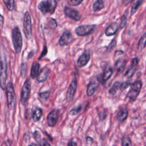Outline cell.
Wrapping results in <instances>:
<instances>
[{
    "mask_svg": "<svg viewBox=\"0 0 146 146\" xmlns=\"http://www.w3.org/2000/svg\"><path fill=\"white\" fill-rule=\"evenodd\" d=\"M7 62L3 49L0 51V86L2 90H5L7 79Z\"/></svg>",
    "mask_w": 146,
    "mask_h": 146,
    "instance_id": "6da1fadb",
    "label": "cell"
},
{
    "mask_svg": "<svg viewBox=\"0 0 146 146\" xmlns=\"http://www.w3.org/2000/svg\"><path fill=\"white\" fill-rule=\"evenodd\" d=\"M6 95L8 107L10 110H13L16 104V95L14 87L11 82H9L6 86Z\"/></svg>",
    "mask_w": 146,
    "mask_h": 146,
    "instance_id": "7a4b0ae2",
    "label": "cell"
},
{
    "mask_svg": "<svg viewBox=\"0 0 146 146\" xmlns=\"http://www.w3.org/2000/svg\"><path fill=\"white\" fill-rule=\"evenodd\" d=\"M12 41L15 51L19 54L22 47V38L19 29L18 27H14L12 30Z\"/></svg>",
    "mask_w": 146,
    "mask_h": 146,
    "instance_id": "3957f363",
    "label": "cell"
},
{
    "mask_svg": "<svg viewBox=\"0 0 146 146\" xmlns=\"http://www.w3.org/2000/svg\"><path fill=\"white\" fill-rule=\"evenodd\" d=\"M57 2L56 0H47L42 1L38 5V9L43 13L52 14L56 7Z\"/></svg>",
    "mask_w": 146,
    "mask_h": 146,
    "instance_id": "277c9868",
    "label": "cell"
},
{
    "mask_svg": "<svg viewBox=\"0 0 146 146\" xmlns=\"http://www.w3.org/2000/svg\"><path fill=\"white\" fill-rule=\"evenodd\" d=\"M142 87V83L140 80L135 82L131 84V88L127 95V97L132 102L135 101L138 96Z\"/></svg>",
    "mask_w": 146,
    "mask_h": 146,
    "instance_id": "5b68a950",
    "label": "cell"
},
{
    "mask_svg": "<svg viewBox=\"0 0 146 146\" xmlns=\"http://www.w3.org/2000/svg\"><path fill=\"white\" fill-rule=\"evenodd\" d=\"M23 29L26 38L27 39H30L32 35L31 19V17L27 11H26L24 15L23 21Z\"/></svg>",
    "mask_w": 146,
    "mask_h": 146,
    "instance_id": "8992f818",
    "label": "cell"
},
{
    "mask_svg": "<svg viewBox=\"0 0 146 146\" xmlns=\"http://www.w3.org/2000/svg\"><path fill=\"white\" fill-rule=\"evenodd\" d=\"M31 90V81L30 79L27 78L22 86L21 94V102L22 105L25 106L29 98Z\"/></svg>",
    "mask_w": 146,
    "mask_h": 146,
    "instance_id": "52a82bcc",
    "label": "cell"
},
{
    "mask_svg": "<svg viewBox=\"0 0 146 146\" xmlns=\"http://www.w3.org/2000/svg\"><path fill=\"white\" fill-rule=\"evenodd\" d=\"M95 25H82L76 28L75 33L78 36H85L91 34L95 30Z\"/></svg>",
    "mask_w": 146,
    "mask_h": 146,
    "instance_id": "ba28073f",
    "label": "cell"
},
{
    "mask_svg": "<svg viewBox=\"0 0 146 146\" xmlns=\"http://www.w3.org/2000/svg\"><path fill=\"white\" fill-rule=\"evenodd\" d=\"M58 119V111L57 110H52L51 111L47 116V124L51 127L55 125Z\"/></svg>",
    "mask_w": 146,
    "mask_h": 146,
    "instance_id": "9c48e42d",
    "label": "cell"
},
{
    "mask_svg": "<svg viewBox=\"0 0 146 146\" xmlns=\"http://www.w3.org/2000/svg\"><path fill=\"white\" fill-rule=\"evenodd\" d=\"M64 12L67 17L74 21H78L80 19V15L78 11L71 7L67 6L65 7L64 9Z\"/></svg>",
    "mask_w": 146,
    "mask_h": 146,
    "instance_id": "30bf717a",
    "label": "cell"
},
{
    "mask_svg": "<svg viewBox=\"0 0 146 146\" xmlns=\"http://www.w3.org/2000/svg\"><path fill=\"white\" fill-rule=\"evenodd\" d=\"M77 88V81L76 79H74L72 80L71 83L70 84L66 94V98L67 101L70 102L74 98V94L76 92Z\"/></svg>",
    "mask_w": 146,
    "mask_h": 146,
    "instance_id": "8fae6325",
    "label": "cell"
},
{
    "mask_svg": "<svg viewBox=\"0 0 146 146\" xmlns=\"http://www.w3.org/2000/svg\"><path fill=\"white\" fill-rule=\"evenodd\" d=\"M72 39V35L69 30H66L61 37L60 38L58 43L61 46H64L68 44Z\"/></svg>",
    "mask_w": 146,
    "mask_h": 146,
    "instance_id": "7c38bea8",
    "label": "cell"
},
{
    "mask_svg": "<svg viewBox=\"0 0 146 146\" xmlns=\"http://www.w3.org/2000/svg\"><path fill=\"white\" fill-rule=\"evenodd\" d=\"M137 63H138L137 58H134L131 61V66L128 68L127 71H126V72L125 74V76L127 78H130L133 75V74L135 72L136 68V66H137Z\"/></svg>",
    "mask_w": 146,
    "mask_h": 146,
    "instance_id": "4fadbf2b",
    "label": "cell"
},
{
    "mask_svg": "<svg viewBox=\"0 0 146 146\" xmlns=\"http://www.w3.org/2000/svg\"><path fill=\"white\" fill-rule=\"evenodd\" d=\"M90 59V53L87 51L83 52L77 60V65L79 67H82L87 64Z\"/></svg>",
    "mask_w": 146,
    "mask_h": 146,
    "instance_id": "5bb4252c",
    "label": "cell"
},
{
    "mask_svg": "<svg viewBox=\"0 0 146 146\" xmlns=\"http://www.w3.org/2000/svg\"><path fill=\"white\" fill-rule=\"evenodd\" d=\"M98 85L99 84L96 80H92L90 81V82L87 85L86 90V93L88 96H91L95 93L98 87Z\"/></svg>",
    "mask_w": 146,
    "mask_h": 146,
    "instance_id": "9a60e30c",
    "label": "cell"
},
{
    "mask_svg": "<svg viewBox=\"0 0 146 146\" xmlns=\"http://www.w3.org/2000/svg\"><path fill=\"white\" fill-rule=\"evenodd\" d=\"M119 28V25L116 22H113L110 24L105 30V34L107 36H111L115 34Z\"/></svg>",
    "mask_w": 146,
    "mask_h": 146,
    "instance_id": "2e32d148",
    "label": "cell"
},
{
    "mask_svg": "<svg viewBox=\"0 0 146 146\" xmlns=\"http://www.w3.org/2000/svg\"><path fill=\"white\" fill-rule=\"evenodd\" d=\"M49 73H50V70L47 67H44L42 69V70L37 76L36 77L37 80L39 82H44L47 79L49 75Z\"/></svg>",
    "mask_w": 146,
    "mask_h": 146,
    "instance_id": "e0dca14e",
    "label": "cell"
},
{
    "mask_svg": "<svg viewBox=\"0 0 146 146\" xmlns=\"http://www.w3.org/2000/svg\"><path fill=\"white\" fill-rule=\"evenodd\" d=\"M128 111L127 109L125 108H123L120 110L117 113L116 117L117 120L120 121L122 122L123 121H124L127 117H128Z\"/></svg>",
    "mask_w": 146,
    "mask_h": 146,
    "instance_id": "ac0fdd59",
    "label": "cell"
},
{
    "mask_svg": "<svg viewBox=\"0 0 146 146\" xmlns=\"http://www.w3.org/2000/svg\"><path fill=\"white\" fill-rule=\"evenodd\" d=\"M42 110L39 107H36L34 110L32 115L33 120L34 121H38L40 120V117L42 116Z\"/></svg>",
    "mask_w": 146,
    "mask_h": 146,
    "instance_id": "d6986e66",
    "label": "cell"
},
{
    "mask_svg": "<svg viewBox=\"0 0 146 146\" xmlns=\"http://www.w3.org/2000/svg\"><path fill=\"white\" fill-rule=\"evenodd\" d=\"M112 73H113V70L112 67H111L110 66L106 67L102 76V80L104 82L107 81L108 79H109L111 78V75H112Z\"/></svg>",
    "mask_w": 146,
    "mask_h": 146,
    "instance_id": "ffe728a7",
    "label": "cell"
},
{
    "mask_svg": "<svg viewBox=\"0 0 146 146\" xmlns=\"http://www.w3.org/2000/svg\"><path fill=\"white\" fill-rule=\"evenodd\" d=\"M104 4L103 0H96L93 4V10L94 11H98L104 8Z\"/></svg>",
    "mask_w": 146,
    "mask_h": 146,
    "instance_id": "44dd1931",
    "label": "cell"
},
{
    "mask_svg": "<svg viewBox=\"0 0 146 146\" xmlns=\"http://www.w3.org/2000/svg\"><path fill=\"white\" fill-rule=\"evenodd\" d=\"M39 69V64L37 62H34L31 67V72H30V76L32 78H34Z\"/></svg>",
    "mask_w": 146,
    "mask_h": 146,
    "instance_id": "7402d4cb",
    "label": "cell"
},
{
    "mask_svg": "<svg viewBox=\"0 0 146 146\" xmlns=\"http://www.w3.org/2000/svg\"><path fill=\"white\" fill-rule=\"evenodd\" d=\"M124 66H125V60L123 59H120L116 62L115 64V68L117 71L119 73H120L123 71V70H124Z\"/></svg>",
    "mask_w": 146,
    "mask_h": 146,
    "instance_id": "603a6c76",
    "label": "cell"
},
{
    "mask_svg": "<svg viewBox=\"0 0 146 146\" xmlns=\"http://www.w3.org/2000/svg\"><path fill=\"white\" fill-rule=\"evenodd\" d=\"M144 0H137L132 6L131 9V15H133L137 10L139 9V6L141 5V3L143 2Z\"/></svg>",
    "mask_w": 146,
    "mask_h": 146,
    "instance_id": "cb8c5ba5",
    "label": "cell"
},
{
    "mask_svg": "<svg viewBox=\"0 0 146 146\" xmlns=\"http://www.w3.org/2000/svg\"><path fill=\"white\" fill-rule=\"evenodd\" d=\"M3 1L9 11L13 10L15 6L14 0H3Z\"/></svg>",
    "mask_w": 146,
    "mask_h": 146,
    "instance_id": "d4e9b609",
    "label": "cell"
},
{
    "mask_svg": "<svg viewBox=\"0 0 146 146\" xmlns=\"http://www.w3.org/2000/svg\"><path fill=\"white\" fill-rule=\"evenodd\" d=\"M145 40H146V34L144 33L141 37L140 38V39L139 40L137 47L139 50H142L143 48H144L145 46Z\"/></svg>",
    "mask_w": 146,
    "mask_h": 146,
    "instance_id": "484cf974",
    "label": "cell"
},
{
    "mask_svg": "<svg viewBox=\"0 0 146 146\" xmlns=\"http://www.w3.org/2000/svg\"><path fill=\"white\" fill-rule=\"evenodd\" d=\"M120 86V83L119 82H115L114 84H113V86H112V87L111 88V89L109 90V93L112 95L116 94V92L119 88Z\"/></svg>",
    "mask_w": 146,
    "mask_h": 146,
    "instance_id": "4316f807",
    "label": "cell"
},
{
    "mask_svg": "<svg viewBox=\"0 0 146 146\" xmlns=\"http://www.w3.org/2000/svg\"><path fill=\"white\" fill-rule=\"evenodd\" d=\"M82 109V105H79L78 106L74 107L72 108L69 112V113L71 115H75L78 113H79Z\"/></svg>",
    "mask_w": 146,
    "mask_h": 146,
    "instance_id": "83f0119b",
    "label": "cell"
},
{
    "mask_svg": "<svg viewBox=\"0 0 146 146\" xmlns=\"http://www.w3.org/2000/svg\"><path fill=\"white\" fill-rule=\"evenodd\" d=\"M131 141L128 137H123L121 139L122 146H131Z\"/></svg>",
    "mask_w": 146,
    "mask_h": 146,
    "instance_id": "f1b7e54d",
    "label": "cell"
},
{
    "mask_svg": "<svg viewBox=\"0 0 146 146\" xmlns=\"http://www.w3.org/2000/svg\"><path fill=\"white\" fill-rule=\"evenodd\" d=\"M127 17L125 15H123L121 18V21H120V29H121L123 27H125V26L127 24Z\"/></svg>",
    "mask_w": 146,
    "mask_h": 146,
    "instance_id": "f546056e",
    "label": "cell"
},
{
    "mask_svg": "<svg viewBox=\"0 0 146 146\" xmlns=\"http://www.w3.org/2000/svg\"><path fill=\"white\" fill-rule=\"evenodd\" d=\"M50 91L42 92L39 94V96L43 100H47L50 96Z\"/></svg>",
    "mask_w": 146,
    "mask_h": 146,
    "instance_id": "4dcf8cb0",
    "label": "cell"
},
{
    "mask_svg": "<svg viewBox=\"0 0 146 146\" xmlns=\"http://www.w3.org/2000/svg\"><path fill=\"white\" fill-rule=\"evenodd\" d=\"M83 0H67L68 5L70 6H77L82 2Z\"/></svg>",
    "mask_w": 146,
    "mask_h": 146,
    "instance_id": "1f68e13d",
    "label": "cell"
},
{
    "mask_svg": "<svg viewBox=\"0 0 146 146\" xmlns=\"http://www.w3.org/2000/svg\"><path fill=\"white\" fill-rule=\"evenodd\" d=\"M116 40L115 39H113V40L111 42V43H110L109 46H108V47H107V50H108V51H112V50L113 49V48L116 46Z\"/></svg>",
    "mask_w": 146,
    "mask_h": 146,
    "instance_id": "d6a6232c",
    "label": "cell"
},
{
    "mask_svg": "<svg viewBox=\"0 0 146 146\" xmlns=\"http://www.w3.org/2000/svg\"><path fill=\"white\" fill-rule=\"evenodd\" d=\"M49 25L51 29H55L57 27V23L55 19L53 18H50L49 21Z\"/></svg>",
    "mask_w": 146,
    "mask_h": 146,
    "instance_id": "836d02e7",
    "label": "cell"
},
{
    "mask_svg": "<svg viewBox=\"0 0 146 146\" xmlns=\"http://www.w3.org/2000/svg\"><path fill=\"white\" fill-rule=\"evenodd\" d=\"M26 69H27V65L26 63H22V66H21V76L23 78L25 76V74L26 73Z\"/></svg>",
    "mask_w": 146,
    "mask_h": 146,
    "instance_id": "e575fe53",
    "label": "cell"
},
{
    "mask_svg": "<svg viewBox=\"0 0 146 146\" xmlns=\"http://www.w3.org/2000/svg\"><path fill=\"white\" fill-rule=\"evenodd\" d=\"M34 138H35V140L38 143H39V141L41 140V136H40V135L39 132L37 131H35L34 133Z\"/></svg>",
    "mask_w": 146,
    "mask_h": 146,
    "instance_id": "d590c367",
    "label": "cell"
},
{
    "mask_svg": "<svg viewBox=\"0 0 146 146\" xmlns=\"http://www.w3.org/2000/svg\"><path fill=\"white\" fill-rule=\"evenodd\" d=\"M39 143L40 146H51L50 144L44 139H41Z\"/></svg>",
    "mask_w": 146,
    "mask_h": 146,
    "instance_id": "8d00e7d4",
    "label": "cell"
},
{
    "mask_svg": "<svg viewBox=\"0 0 146 146\" xmlns=\"http://www.w3.org/2000/svg\"><path fill=\"white\" fill-rule=\"evenodd\" d=\"M129 85V83L128 82H124L122 84H120V88L121 90H124L125 89H126Z\"/></svg>",
    "mask_w": 146,
    "mask_h": 146,
    "instance_id": "74e56055",
    "label": "cell"
},
{
    "mask_svg": "<svg viewBox=\"0 0 146 146\" xmlns=\"http://www.w3.org/2000/svg\"><path fill=\"white\" fill-rule=\"evenodd\" d=\"M46 53H47V47H46V46H44V48H43V51H42V53L41 55H40L39 59H40L41 58H42L44 55H45L46 54Z\"/></svg>",
    "mask_w": 146,
    "mask_h": 146,
    "instance_id": "f35d334b",
    "label": "cell"
},
{
    "mask_svg": "<svg viewBox=\"0 0 146 146\" xmlns=\"http://www.w3.org/2000/svg\"><path fill=\"white\" fill-rule=\"evenodd\" d=\"M4 23V17L3 15L0 14V26H2Z\"/></svg>",
    "mask_w": 146,
    "mask_h": 146,
    "instance_id": "ab89813d",
    "label": "cell"
},
{
    "mask_svg": "<svg viewBox=\"0 0 146 146\" xmlns=\"http://www.w3.org/2000/svg\"><path fill=\"white\" fill-rule=\"evenodd\" d=\"M67 146H78V145H77V144H76L75 142L72 141H70V142L68 143Z\"/></svg>",
    "mask_w": 146,
    "mask_h": 146,
    "instance_id": "60d3db41",
    "label": "cell"
},
{
    "mask_svg": "<svg viewBox=\"0 0 146 146\" xmlns=\"http://www.w3.org/2000/svg\"><path fill=\"white\" fill-rule=\"evenodd\" d=\"M133 0H124L123 1V4L124 5H127L129 4L130 2H131Z\"/></svg>",
    "mask_w": 146,
    "mask_h": 146,
    "instance_id": "b9f144b4",
    "label": "cell"
},
{
    "mask_svg": "<svg viewBox=\"0 0 146 146\" xmlns=\"http://www.w3.org/2000/svg\"><path fill=\"white\" fill-rule=\"evenodd\" d=\"M29 146H36V145L35 144H34V143H32V144H30Z\"/></svg>",
    "mask_w": 146,
    "mask_h": 146,
    "instance_id": "7bdbcfd3",
    "label": "cell"
}]
</instances>
